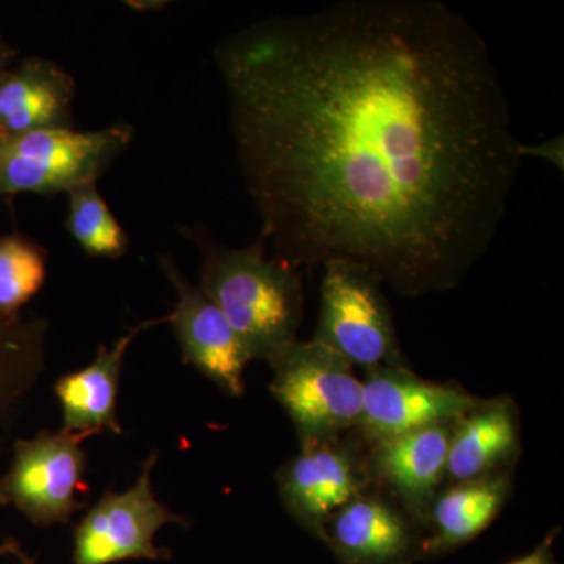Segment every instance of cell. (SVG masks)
Instances as JSON below:
<instances>
[{"label":"cell","instance_id":"5","mask_svg":"<svg viewBox=\"0 0 564 564\" xmlns=\"http://www.w3.org/2000/svg\"><path fill=\"white\" fill-rule=\"evenodd\" d=\"M270 367V392L291 417L300 445L356 432L362 380L339 355L313 339H299Z\"/></svg>","mask_w":564,"mask_h":564},{"label":"cell","instance_id":"11","mask_svg":"<svg viewBox=\"0 0 564 564\" xmlns=\"http://www.w3.org/2000/svg\"><path fill=\"white\" fill-rule=\"evenodd\" d=\"M163 274L172 282L177 302L169 322L180 344L182 361L195 367L207 380L232 399L243 397L245 370L251 361L225 315L191 284L170 256L159 258Z\"/></svg>","mask_w":564,"mask_h":564},{"label":"cell","instance_id":"6","mask_svg":"<svg viewBox=\"0 0 564 564\" xmlns=\"http://www.w3.org/2000/svg\"><path fill=\"white\" fill-rule=\"evenodd\" d=\"M84 434L41 430L13 445L10 469L0 477V507H14L31 524L47 529L69 524L87 503Z\"/></svg>","mask_w":564,"mask_h":564},{"label":"cell","instance_id":"1","mask_svg":"<svg viewBox=\"0 0 564 564\" xmlns=\"http://www.w3.org/2000/svg\"><path fill=\"white\" fill-rule=\"evenodd\" d=\"M261 237L403 296L455 289L496 240L522 165L480 32L436 0H344L217 44Z\"/></svg>","mask_w":564,"mask_h":564},{"label":"cell","instance_id":"23","mask_svg":"<svg viewBox=\"0 0 564 564\" xmlns=\"http://www.w3.org/2000/svg\"><path fill=\"white\" fill-rule=\"evenodd\" d=\"M7 544H9V555L17 556L20 564H39L32 558V556H29L24 551H22L20 541L14 540V538H7Z\"/></svg>","mask_w":564,"mask_h":564},{"label":"cell","instance_id":"19","mask_svg":"<svg viewBox=\"0 0 564 564\" xmlns=\"http://www.w3.org/2000/svg\"><path fill=\"white\" fill-rule=\"evenodd\" d=\"M47 278V254L31 237L21 232L0 237V318L21 317Z\"/></svg>","mask_w":564,"mask_h":564},{"label":"cell","instance_id":"8","mask_svg":"<svg viewBox=\"0 0 564 564\" xmlns=\"http://www.w3.org/2000/svg\"><path fill=\"white\" fill-rule=\"evenodd\" d=\"M276 484L285 511L318 540L329 516L372 488L366 444L352 432L300 445L278 469Z\"/></svg>","mask_w":564,"mask_h":564},{"label":"cell","instance_id":"20","mask_svg":"<svg viewBox=\"0 0 564 564\" xmlns=\"http://www.w3.org/2000/svg\"><path fill=\"white\" fill-rule=\"evenodd\" d=\"M521 155L524 158H538L543 159V161H547L558 169L560 173H563L564 169V141L563 137H554V139H549L543 141V143L534 144V147H530V144H521Z\"/></svg>","mask_w":564,"mask_h":564},{"label":"cell","instance_id":"12","mask_svg":"<svg viewBox=\"0 0 564 564\" xmlns=\"http://www.w3.org/2000/svg\"><path fill=\"white\" fill-rule=\"evenodd\" d=\"M454 423L366 444L367 469L373 488L391 497L422 529L430 505L445 484Z\"/></svg>","mask_w":564,"mask_h":564},{"label":"cell","instance_id":"14","mask_svg":"<svg viewBox=\"0 0 564 564\" xmlns=\"http://www.w3.org/2000/svg\"><path fill=\"white\" fill-rule=\"evenodd\" d=\"M522 452L521 415L510 395L480 399L452 429L445 484L513 470Z\"/></svg>","mask_w":564,"mask_h":564},{"label":"cell","instance_id":"17","mask_svg":"<svg viewBox=\"0 0 564 564\" xmlns=\"http://www.w3.org/2000/svg\"><path fill=\"white\" fill-rule=\"evenodd\" d=\"M47 336L44 318H0V441L11 414L46 369Z\"/></svg>","mask_w":564,"mask_h":564},{"label":"cell","instance_id":"13","mask_svg":"<svg viewBox=\"0 0 564 564\" xmlns=\"http://www.w3.org/2000/svg\"><path fill=\"white\" fill-rule=\"evenodd\" d=\"M163 322H169V315L140 322L118 337L111 347L101 345L87 367L62 375L55 381L54 392L62 408L63 432L87 437L104 432L122 434L118 419V395L126 352L141 333Z\"/></svg>","mask_w":564,"mask_h":564},{"label":"cell","instance_id":"24","mask_svg":"<svg viewBox=\"0 0 564 564\" xmlns=\"http://www.w3.org/2000/svg\"><path fill=\"white\" fill-rule=\"evenodd\" d=\"M129 9L147 11V10H155L162 9L165 6V2H128Z\"/></svg>","mask_w":564,"mask_h":564},{"label":"cell","instance_id":"2","mask_svg":"<svg viewBox=\"0 0 564 564\" xmlns=\"http://www.w3.org/2000/svg\"><path fill=\"white\" fill-rule=\"evenodd\" d=\"M181 231L202 256L198 288L225 315L251 361H276L299 340L303 270L270 254L262 237L250 247L229 248L202 226Z\"/></svg>","mask_w":564,"mask_h":564},{"label":"cell","instance_id":"7","mask_svg":"<svg viewBox=\"0 0 564 564\" xmlns=\"http://www.w3.org/2000/svg\"><path fill=\"white\" fill-rule=\"evenodd\" d=\"M158 452L144 459L139 478L128 491L107 489L101 499L88 508L73 529L70 564H115L128 560H172L169 547L155 544L162 527H191L188 519L159 502L152 489V473Z\"/></svg>","mask_w":564,"mask_h":564},{"label":"cell","instance_id":"18","mask_svg":"<svg viewBox=\"0 0 564 564\" xmlns=\"http://www.w3.org/2000/svg\"><path fill=\"white\" fill-rule=\"evenodd\" d=\"M66 231L88 258L120 259L128 252V232L115 217L98 184H88L68 193Z\"/></svg>","mask_w":564,"mask_h":564},{"label":"cell","instance_id":"15","mask_svg":"<svg viewBox=\"0 0 564 564\" xmlns=\"http://www.w3.org/2000/svg\"><path fill=\"white\" fill-rule=\"evenodd\" d=\"M76 79L47 58H22L0 76V133L73 128Z\"/></svg>","mask_w":564,"mask_h":564},{"label":"cell","instance_id":"4","mask_svg":"<svg viewBox=\"0 0 564 564\" xmlns=\"http://www.w3.org/2000/svg\"><path fill=\"white\" fill-rule=\"evenodd\" d=\"M315 343L364 373L408 367L383 284L366 267L323 263Z\"/></svg>","mask_w":564,"mask_h":564},{"label":"cell","instance_id":"21","mask_svg":"<svg viewBox=\"0 0 564 564\" xmlns=\"http://www.w3.org/2000/svg\"><path fill=\"white\" fill-rule=\"evenodd\" d=\"M560 529L555 527L551 532L545 534L543 541L532 549L529 554L518 556L511 562L505 564H558L555 555V540L558 538Z\"/></svg>","mask_w":564,"mask_h":564},{"label":"cell","instance_id":"10","mask_svg":"<svg viewBox=\"0 0 564 564\" xmlns=\"http://www.w3.org/2000/svg\"><path fill=\"white\" fill-rule=\"evenodd\" d=\"M318 540L340 564H414L425 560L422 525L373 486L329 516Z\"/></svg>","mask_w":564,"mask_h":564},{"label":"cell","instance_id":"9","mask_svg":"<svg viewBox=\"0 0 564 564\" xmlns=\"http://www.w3.org/2000/svg\"><path fill=\"white\" fill-rule=\"evenodd\" d=\"M480 397L458 383L425 380L410 367L364 373L362 413L356 433L364 444L458 421Z\"/></svg>","mask_w":564,"mask_h":564},{"label":"cell","instance_id":"16","mask_svg":"<svg viewBox=\"0 0 564 564\" xmlns=\"http://www.w3.org/2000/svg\"><path fill=\"white\" fill-rule=\"evenodd\" d=\"M513 491V470L444 485L423 521V554L437 558L480 536L502 513Z\"/></svg>","mask_w":564,"mask_h":564},{"label":"cell","instance_id":"3","mask_svg":"<svg viewBox=\"0 0 564 564\" xmlns=\"http://www.w3.org/2000/svg\"><path fill=\"white\" fill-rule=\"evenodd\" d=\"M132 140L133 128L126 121L96 131L0 133V198L68 195L98 184Z\"/></svg>","mask_w":564,"mask_h":564},{"label":"cell","instance_id":"25","mask_svg":"<svg viewBox=\"0 0 564 564\" xmlns=\"http://www.w3.org/2000/svg\"><path fill=\"white\" fill-rule=\"evenodd\" d=\"M9 555V544H7V540H3V543L0 544V556Z\"/></svg>","mask_w":564,"mask_h":564},{"label":"cell","instance_id":"22","mask_svg":"<svg viewBox=\"0 0 564 564\" xmlns=\"http://www.w3.org/2000/svg\"><path fill=\"white\" fill-rule=\"evenodd\" d=\"M18 52L0 35V76L17 62Z\"/></svg>","mask_w":564,"mask_h":564}]
</instances>
